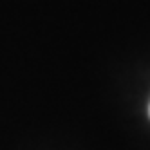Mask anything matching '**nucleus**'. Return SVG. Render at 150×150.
Here are the masks:
<instances>
[{"instance_id":"f257e3e1","label":"nucleus","mask_w":150,"mask_h":150,"mask_svg":"<svg viewBox=\"0 0 150 150\" xmlns=\"http://www.w3.org/2000/svg\"><path fill=\"white\" fill-rule=\"evenodd\" d=\"M148 112H150V109H148Z\"/></svg>"}]
</instances>
